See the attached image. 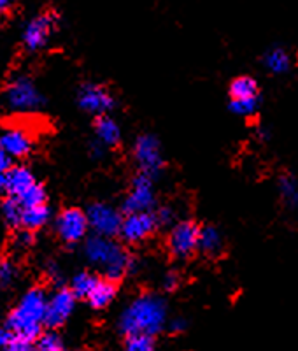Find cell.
Instances as JSON below:
<instances>
[{
    "label": "cell",
    "instance_id": "obj_1",
    "mask_svg": "<svg viewBox=\"0 0 298 351\" xmlns=\"http://www.w3.org/2000/svg\"><path fill=\"white\" fill-rule=\"evenodd\" d=\"M167 322V304L162 297L155 293H144L136 300H132L130 306L119 316V330L125 335H151L155 337L162 332L163 325Z\"/></svg>",
    "mask_w": 298,
    "mask_h": 351
},
{
    "label": "cell",
    "instance_id": "obj_2",
    "mask_svg": "<svg viewBox=\"0 0 298 351\" xmlns=\"http://www.w3.org/2000/svg\"><path fill=\"white\" fill-rule=\"evenodd\" d=\"M48 295L42 288H30L12 309L8 318V328L12 337L34 341L40 335L46 316Z\"/></svg>",
    "mask_w": 298,
    "mask_h": 351
},
{
    "label": "cell",
    "instance_id": "obj_3",
    "mask_svg": "<svg viewBox=\"0 0 298 351\" xmlns=\"http://www.w3.org/2000/svg\"><path fill=\"white\" fill-rule=\"evenodd\" d=\"M84 255L88 262L103 271L105 278L112 281L121 280L134 269V258L127 250L112 241V237L93 236L84 244Z\"/></svg>",
    "mask_w": 298,
    "mask_h": 351
},
{
    "label": "cell",
    "instance_id": "obj_4",
    "mask_svg": "<svg viewBox=\"0 0 298 351\" xmlns=\"http://www.w3.org/2000/svg\"><path fill=\"white\" fill-rule=\"evenodd\" d=\"M134 160L139 167V172L149 176L151 180L165 167L162 146H160L158 139L151 134H142V136L137 137L136 144H134Z\"/></svg>",
    "mask_w": 298,
    "mask_h": 351
},
{
    "label": "cell",
    "instance_id": "obj_5",
    "mask_svg": "<svg viewBox=\"0 0 298 351\" xmlns=\"http://www.w3.org/2000/svg\"><path fill=\"white\" fill-rule=\"evenodd\" d=\"M5 100H8L9 108L14 111L28 112L36 111L42 106L44 99L34 81L27 76H20L12 81L5 90Z\"/></svg>",
    "mask_w": 298,
    "mask_h": 351
},
{
    "label": "cell",
    "instance_id": "obj_6",
    "mask_svg": "<svg viewBox=\"0 0 298 351\" xmlns=\"http://www.w3.org/2000/svg\"><path fill=\"white\" fill-rule=\"evenodd\" d=\"M199 234L200 227L197 223L190 219L179 221L169 234V252L175 258H188L199 252Z\"/></svg>",
    "mask_w": 298,
    "mask_h": 351
},
{
    "label": "cell",
    "instance_id": "obj_7",
    "mask_svg": "<svg viewBox=\"0 0 298 351\" xmlns=\"http://www.w3.org/2000/svg\"><path fill=\"white\" fill-rule=\"evenodd\" d=\"M86 219L88 227L92 228L97 236L114 237L119 234V227H121L123 216L119 215L118 209H114L109 204L97 202L88 208Z\"/></svg>",
    "mask_w": 298,
    "mask_h": 351
},
{
    "label": "cell",
    "instance_id": "obj_8",
    "mask_svg": "<svg viewBox=\"0 0 298 351\" xmlns=\"http://www.w3.org/2000/svg\"><path fill=\"white\" fill-rule=\"evenodd\" d=\"M77 104L84 112L99 118L114 109V97L109 93L108 88L95 83H86L77 92Z\"/></svg>",
    "mask_w": 298,
    "mask_h": 351
},
{
    "label": "cell",
    "instance_id": "obj_9",
    "mask_svg": "<svg viewBox=\"0 0 298 351\" xmlns=\"http://www.w3.org/2000/svg\"><path fill=\"white\" fill-rule=\"evenodd\" d=\"M74 307H76V295L72 293L71 288H60L51 297H48L44 325L48 328L62 327L72 316Z\"/></svg>",
    "mask_w": 298,
    "mask_h": 351
},
{
    "label": "cell",
    "instance_id": "obj_10",
    "mask_svg": "<svg viewBox=\"0 0 298 351\" xmlns=\"http://www.w3.org/2000/svg\"><path fill=\"white\" fill-rule=\"evenodd\" d=\"M155 206V192H153V180L149 176L139 174L132 181V188L127 199L123 202V211L130 213H146L151 211Z\"/></svg>",
    "mask_w": 298,
    "mask_h": 351
},
{
    "label": "cell",
    "instance_id": "obj_11",
    "mask_svg": "<svg viewBox=\"0 0 298 351\" xmlns=\"http://www.w3.org/2000/svg\"><path fill=\"white\" fill-rule=\"evenodd\" d=\"M156 227H158V223H156V218L151 211L130 213L121 221L119 236L123 237L125 243L137 244L146 241L149 236H153Z\"/></svg>",
    "mask_w": 298,
    "mask_h": 351
},
{
    "label": "cell",
    "instance_id": "obj_12",
    "mask_svg": "<svg viewBox=\"0 0 298 351\" xmlns=\"http://www.w3.org/2000/svg\"><path fill=\"white\" fill-rule=\"evenodd\" d=\"M88 219L86 213L81 209L69 208L62 211L56 218V234L64 243L76 244L86 236L88 232Z\"/></svg>",
    "mask_w": 298,
    "mask_h": 351
},
{
    "label": "cell",
    "instance_id": "obj_13",
    "mask_svg": "<svg viewBox=\"0 0 298 351\" xmlns=\"http://www.w3.org/2000/svg\"><path fill=\"white\" fill-rule=\"evenodd\" d=\"M56 16L53 12H44L40 16L34 18L30 23L27 25L23 34V43L30 51H37L48 43L51 37L53 30H55Z\"/></svg>",
    "mask_w": 298,
    "mask_h": 351
},
{
    "label": "cell",
    "instance_id": "obj_14",
    "mask_svg": "<svg viewBox=\"0 0 298 351\" xmlns=\"http://www.w3.org/2000/svg\"><path fill=\"white\" fill-rule=\"evenodd\" d=\"M0 148L11 158H23L32 152L34 141L23 128H8L0 134Z\"/></svg>",
    "mask_w": 298,
    "mask_h": 351
},
{
    "label": "cell",
    "instance_id": "obj_15",
    "mask_svg": "<svg viewBox=\"0 0 298 351\" xmlns=\"http://www.w3.org/2000/svg\"><path fill=\"white\" fill-rule=\"evenodd\" d=\"M36 183V178H34V174L27 167H11L5 172L4 190L12 199H20Z\"/></svg>",
    "mask_w": 298,
    "mask_h": 351
},
{
    "label": "cell",
    "instance_id": "obj_16",
    "mask_svg": "<svg viewBox=\"0 0 298 351\" xmlns=\"http://www.w3.org/2000/svg\"><path fill=\"white\" fill-rule=\"evenodd\" d=\"M116 293H118L116 281L108 280V278H99L86 299L92 307L103 309V307H108L116 299Z\"/></svg>",
    "mask_w": 298,
    "mask_h": 351
},
{
    "label": "cell",
    "instance_id": "obj_17",
    "mask_svg": "<svg viewBox=\"0 0 298 351\" xmlns=\"http://www.w3.org/2000/svg\"><path fill=\"white\" fill-rule=\"evenodd\" d=\"M225 247V241H223L221 232L212 225H206L200 227L199 234V252H202L207 256H218Z\"/></svg>",
    "mask_w": 298,
    "mask_h": 351
},
{
    "label": "cell",
    "instance_id": "obj_18",
    "mask_svg": "<svg viewBox=\"0 0 298 351\" xmlns=\"http://www.w3.org/2000/svg\"><path fill=\"white\" fill-rule=\"evenodd\" d=\"M97 139L103 146H116L121 141V128L108 114L99 116L95 121Z\"/></svg>",
    "mask_w": 298,
    "mask_h": 351
},
{
    "label": "cell",
    "instance_id": "obj_19",
    "mask_svg": "<svg viewBox=\"0 0 298 351\" xmlns=\"http://www.w3.org/2000/svg\"><path fill=\"white\" fill-rule=\"evenodd\" d=\"M262 64L266 71L271 72V74H274V76H281V74H286V72L290 71L291 58L290 55H288L286 49L275 46V48H271L265 55H263Z\"/></svg>",
    "mask_w": 298,
    "mask_h": 351
},
{
    "label": "cell",
    "instance_id": "obj_20",
    "mask_svg": "<svg viewBox=\"0 0 298 351\" xmlns=\"http://www.w3.org/2000/svg\"><path fill=\"white\" fill-rule=\"evenodd\" d=\"M279 197L291 213H298V180L293 174H282L277 180Z\"/></svg>",
    "mask_w": 298,
    "mask_h": 351
},
{
    "label": "cell",
    "instance_id": "obj_21",
    "mask_svg": "<svg viewBox=\"0 0 298 351\" xmlns=\"http://www.w3.org/2000/svg\"><path fill=\"white\" fill-rule=\"evenodd\" d=\"M228 95L230 100H244V99H256L260 95V86L255 77L251 76H238L228 86Z\"/></svg>",
    "mask_w": 298,
    "mask_h": 351
},
{
    "label": "cell",
    "instance_id": "obj_22",
    "mask_svg": "<svg viewBox=\"0 0 298 351\" xmlns=\"http://www.w3.org/2000/svg\"><path fill=\"white\" fill-rule=\"evenodd\" d=\"M49 211L48 204H40V206H32V208H23L21 213V225L25 230H37V228L44 227L49 221Z\"/></svg>",
    "mask_w": 298,
    "mask_h": 351
},
{
    "label": "cell",
    "instance_id": "obj_23",
    "mask_svg": "<svg viewBox=\"0 0 298 351\" xmlns=\"http://www.w3.org/2000/svg\"><path fill=\"white\" fill-rule=\"evenodd\" d=\"M97 280H99V278H95V276L90 274V272H77V274L72 278V293L76 295V299H86V297L90 295L92 288L95 287Z\"/></svg>",
    "mask_w": 298,
    "mask_h": 351
},
{
    "label": "cell",
    "instance_id": "obj_24",
    "mask_svg": "<svg viewBox=\"0 0 298 351\" xmlns=\"http://www.w3.org/2000/svg\"><path fill=\"white\" fill-rule=\"evenodd\" d=\"M260 104H262V97H256V99H244V100H230L228 102V109L230 112L237 116H253L260 109Z\"/></svg>",
    "mask_w": 298,
    "mask_h": 351
},
{
    "label": "cell",
    "instance_id": "obj_25",
    "mask_svg": "<svg viewBox=\"0 0 298 351\" xmlns=\"http://www.w3.org/2000/svg\"><path fill=\"white\" fill-rule=\"evenodd\" d=\"M125 351H155V337L151 335H128Z\"/></svg>",
    "mask_w": 298,
    "mask_h": 351
},
{
    "label": "cell",
    "instance_id": "obj_26",
    "mask_svg": "<svg viewBox=\"0 0 298 351\" xmlns=\"http://www.w3.org/2000/svg\"><path fill=\"white\" fill-rule=\"evenodd\" d=\"M2 213H4V218L11 227H20L21 225V213H23V208L20 206V202L11 197L4 200L2 204Z\"/></svg>",
    "mask_w": 298,
    "mask_h": 351
},
{
    "label": "cell",
    "instance_id": "obj_27",
    "mask_svg": "<svg viewBox=\"0 0 298 351\" xmlns=\"http://www.w3.org/2000/svg\"><path fill=\"white\" fill-rule=\"evenodd\" d=\"M34 351H67L64 343L60 339L55 332H46V334L37 337V344Z\"/></svg>",
    "mask_w": 298,
    "mask_h": 351
},
{
    "label": "cell",
    "instance_id": "obj_28",
    "mask_svg": "<svg viewBox=\"0 0 298 351\" xmlns=\"http://www.w3.org/2000/svg\"><path fill=\"white\" fill-rule=\"evenodd\" d=\"M16 280V267L11 260H2L0 262V287L5 288Z\"/></svg>",
    "mask_w": 298,
    "mask_h": 351
},
{
    "label": "cell",
    "instance_id": "obj_29",
    "mask_svg": "<svg viewBox=\"0 0 298 351\" xmlns=\"http://www.w3.org/2000/svg\"><path fill=\"white\" fill-rule=\"evenodd\" d=\"M155 218L158 227H167V225H171L174 221V211L171 208H160L155 213Z\"/></svg>",
    "mask_w": 298,
    "mask_h": 351
},
{
    "label": "cell",
    "instance_id": "obj_30",
    "mask_svg": "<svg viewBox=\"0 0 298 351\" xmlns=\"http://www.w3.org/2000/svg\"><path fill=\"white\" fill-rule=\"evenodd\" d=\"M4 351H34L32 341L18 339V337H12V341L9 343V346Z\"/></svg>",
    "mask_w": 298,
    "mask_h": 351
},
{
    "label": "cell",
    "instance_id": "obj_31",
    "mask_svg": "<svg viewBox=\"0 0 298 351\" xmlns=\"http://www.w3.org/2000/svg\"><path fill=\"white\" fill-rule=\"evenodd\" d=\"M34 244V234L30 230L20 232L14 239V246L20 247V250H25V247H30Z\"/></svg>",
    "mask_w": 298,
    "mask_h": 351
},
{
    "label": "cell",
    "instance_id": "obj_32",
    "mask_svg": "<svg viewBox=\"0 0 298 351\" xmlns=\"http://www.w3.org/2000/svg\"><path fill=\"white\" fill-rule=\"evenodd\" d=\"M179 285H181V278L177 276V272H169V274L163 278V288L167 291L177 290Z\"/></svg>",
    "mask_w": 298,
    "mask_h": 351
},
{
    "label": "cell",
    "instance_id": "obj_33",
    "mask_svg": "<svg viewBox=\"0 0 298 351\" xmlns=\"http://www.w3.org/2000/svg\"><path fill=\"white\" fill-rule=\"evenodd\" d=\"M12 341V334L8 327H2L0 325V351H4L9 346V343Z\"/></svg>",
    "mask_w": 298,
    "mask_h": 351
},
{
    "label": "cell",
    "instance_id": "obj_34",
    "mask_svg": "<svg viewBox=\"0 0 298 351\" xmlns=\"http://www.w3.org/2000/svg\"><path fill=\"white\" fill-rule=\"evenodd\" d=\"M11 162H12L11 156H9L4 149L0 148V172H2V174H5V172L12 167Z\"/></svg>",
    "mask_w": 298,
    "mask_h": 351
},
{
    "label": "cell",
    "instance_id": "obj_35",
    "mask_svg": "<svg viewBox=\"0 0 298 351\" xmlns=\"http://www.w3.org/2000/svg\"><path fill=\"white\" fill-rule=\"evenodd\" d=\"M186 328V319L175 318L171 322V330L172 332H183Z\"/></svg>",
    "mask_w": 298,
    "mask_h": 351
},
{
    "label": "cell",
    "instance_id": "obj_36",
    "mask_svg": "<svg viewBox=\"0 0 298 351\" xmlns=\"http://www.w3.org/2000/svg\"><path fill=\"white\" fill-rule=\"evenodd\" d=\"M92 155L95 156V158H100V156L103 155V144L93 143L92 144Z\"/></svg>",
    "mask_w": 298,
    "mask_h": 351
},
{
    "label": "cell",
    "instance_id": "obj_37",
    "mask_svg": "<svg viewBox=\"0 0 298 351\" xmlns=\"http://www.w3.org/2000/svg\"><path fill=\"white\" fill-rule=\"evenodd\" d=\"M16 0H0V12H4L8 11L9 8H11L12 4H14Z\"/></svg>",
    "mask_w": 298,
    "mask_h": 351
},
{
    "label": "cell",
    "instance_id": "obj_38",
    "mask_svg": "<svg viewBox=\"0 0 298 351\" xmlns=\"http://www.w3.org/2000/svg\"><path fill=\"white\" fill-rule=\"evenodd\" d=\"M4 186H5V174L0 172V190H4Z\"/></svg>",
    "mask_w": 298,
    "mask_h": 351
}]
</instances>
